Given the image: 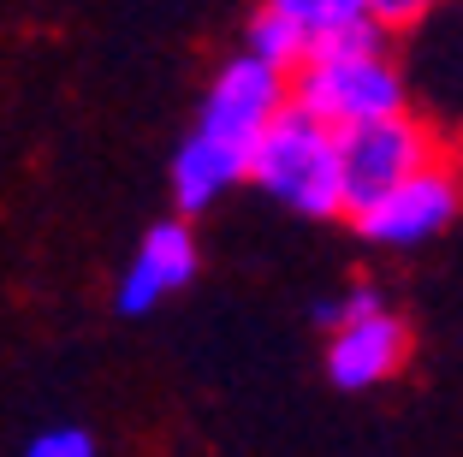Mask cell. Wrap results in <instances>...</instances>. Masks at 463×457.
<instances>
[{
  "mask_svg": "<svg viewBox=\"0 0 463 457\" xmlns=\"http://www.w3.org/2000/svg\"><path fill=\"white\" fill-rule=\"evenodd\" d=\"M291 101L327 119L333 131L410 108V83L392 60V30L368 18L351 36L315 48L303 66H291Z\"/></svg>",
  "mask_w": 463,
  "mask_h": 457,
  "instance_id": "cell-1",
  "label": "cell"
},
{
  "mask_svg": "<svg viewBox=\"0 0 463 457\" xmlns=\"http://www.w3.org/2000/svg\"><path fill=\"white\" fill-rule=\"evenodd\" d=\"M250 185L268 202L303 220H345V173H339V131L309 108L286 101L268 131L250 148Z\"/></svg>",
  "mask_w": 463,
  "mask_h": 457,
  "instance_id": "cell-2",
  "label": "cell"
},
{
  "mask_svg": "<svg viewBox=\"0 0 463 457\" xmlns=\"http://www.w3.org/2000/svg\"><path fill=\"white\" fill-rule=\"evenodd\" d=\"M439 148V131L422 119V113H381V119H363V125H345L339 131V173H345V220L374 202L381 190H392L398 178H410L416 167H428Z\"/></svg>",
  "mask_w": 463,
  "mask_h": 457,
  "instance_id": "cell-3",
  "label": "cell"
},
{
  "mask_svg": "<svg viewBox=\"0 0 463 457\" xmlns=\"http://www.w3.org/2000/svg\"><path fill=\"white\" fill-rule=\"evenodd\" d=\"M463 214V173L451 155H434L428 167H416L410 178H398L392 190H381L374 202H363L351 214V226L363 232L374 250H410L428 243Z\"/></svg>",
  "mask_w": 463,
  "mask_h": 457,
  "instance_id": "cell-4",
  "label": "cell"
},
{
  "mask_svg": "<svg viewBox=\"0 0 463 457\" xmlns=\"http://www.w3.org/2000/svg\"><path fill=\"white\" fill-rule=\"evenodd\" d=\"M286 101H291L286 71H273L268 60H256V54H232L203 90L196 131L214 137V143H226V148H238V155H250L256 137L268 131V119L286 108Z\"/></svg>",
  "mask_w": 463,
  "mask_h": 457,
  "instance_id": "cell-5",
  "label": "cell"
},
{
  "mask_svg": "<svg viewBox=\"0 0 463 457\" xmlns=\"http://www.w3.org/2000/svg\"><path fill=\"white\" fill-rule=\"evenodd\" d=\"M404 357H410V327L386 303L345 315L327 333V375L345 392H368V386H381V380H392L404 368Z\"/></svg>",
  "mask_w": 463,
  "mask_h": 457,
  "instance_id": "cell-6",
  "label": "cell"
},
{
  "mask_svg": "<svg viewBox=\"0 0 463 457\" xmlns=\"http://www.w3.org/2000/svg\"><path fill=\"white\" fill-rule=\"evenodd\" d=\"M196 238H191V220L173 214V220H155L149 232H143V243H137V256L125 262L119 273V315H149L161 297L184 291V285L196 280Z\"/></svg>",
  "mask_w": 463,
  "mask_h": 457,
  "instance_id": "cell-7",
  "label": "cell"
},
{
  "mask_svg": "<svg viewBox=\"0 0 463 457\" xmlns=\"http://www.w3.org/2000/svg\"><path fill=\"white\" fill-rule=\"evenodd\" d=\"M244 173H250V155H238V148L191 131L184 143H178V155H173V202H178V214L191 220V214H203V208H214L232 185H244Z\"/></svg>",
  "mask_w": 463,
  "mask_h": 457,
  "instance_id": "cell-8",
  "label": "cell"
},
{
  "mask_svg": "<svg viewBox=\"0 0 463 457\" xmlns=\"http://www.w3.org/2000/svg\"><path fill=\"white\" fill-rule=\"evenodd\" d=\"M279 24L298 36L303 60L315 54V48H327V42L351 36L356 24H368V0H261ZM298 60V66H303Z\"/></svg>",
  "mask_w": 463,
  "mask_h": 457,
  "instance_id": "cell-9",
  "label": "cell"
},
{
  "mask_svg": "<svg viewBox=\"0 0 463 457\" xmlns=\"http://www.w3.org/2000/svg\"><path fill=\"white\" fill-rule=\"evenodd\" d=\"M24 457H96V440L83 428H42L24 445Z\"/></svg>",
  "mask_w": 463,
  "mask_h": 457,
  "instance_id": "cell-10",
  "label": "cell"
},
{
  "mask_svg": "<svg viewBox=\"0 0 463 457\" xmlns=\"http://www.w3.org/2000/svg\"><path fill=\"white\" fill-rule=\"evenodd\" d=\"M446 0H368V18L374 24H386L398 36V30H410V24H422L428 13H439Z\"/></svg>",
  "mask_w": 463,
  "mask_h": 457,
  "instance_id": "cell-11",
  "label": "cell"
},
{
  "mask_svg": "<svg viewBox=\"0 0 463 457\" xmlns=\"http://www.w3.org/2000/svg\"><path fill=\"white\" fill-rule=\"evenodd\" d=\"M315 327H327V333L339 327V297H327V303H315Z\"/></svg>",
  "mask_w": 463,
  "mask_h": 457,
  "instance_id": "cell-12",
  "label": "cell"
}]
</instances>
